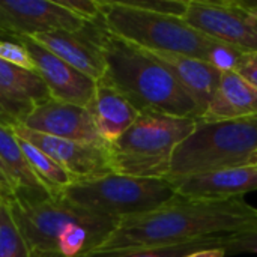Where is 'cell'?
I'll use <instances>...</instances> for the list:
<instances>
[{"instance_id": "obj_13", "label": "cell", "mask_w": 257, "mask_h": 257, "mask_svg": "<svg viewBox=\"0 0 257 257\" xmlns=\"http://www.w3.org/2000/svg\"><path fill=\"white\" fill-rule=\"evenodd\" d=\"M101 23H89L83 30H51L30 36L36 44L93 78L101 80L105 74V60L99 45Z\"/></svg>"}, {"instance_id": "obj_4", "label": "cell", "mask_w": 257, "mask_h": 257, "mask_svg": "<svg viewBox=\"0 0 257 257\" xmlns=\"http://www.w3.org/2000/svg\"><path fill=\"white\" fill-rule=\"evenodd\" d=\"M196 119L163 113H140L137 120L110 146L117 175L167 179L176 148L194 131Z\"/></svg>"}, {"instance_id": "obj_23", "label": "cell", "mask_w": 257, "mask_h": 257, "mask_svg": "<svg viewBox=\"0 0 257 257\" xmlns=\"http://www.w3.org/2000/svg\"><path fill=\"white\" fill-rule=\"evenodd\" d=\"M32 108H33L32 104L17 101L0 89V123L2 125L11 126L12 123H21Z\"/></svg>"}, {"instance_id": "obj_9", "label": "cell", "mask_w": 257, "mask_h": 257, "mask_svg": "<svg viewBox=\"0 0 257 257\" xmlns=\"http://www.w3.org/2000/svg\"><path fill=\"white\" fill-rule=\"evenodd\" d=\"M18 139L41 149L60 167H63L75 182L99 179L114 173L111 167V152L107 143H78L45 136L27 130L21 123L8 126Z\"/></svg>"}, {"instance_id": "obj_26", "label": "cell", "mask_w": 257, "mask_h": 257, "mask_svg": "<svg viewBox=\"0 0 257 257\" xmlns=\"http://www.w3.org/2000/svg\"><path fill=\"white\" fill-rule=\"evenodd\" d=\"M130 2L146 11L176 15V17H182L187 8V0H130Z\"/></svg>"}, {"instance_id": "obj_27", "label": "cell", "mask_w": 257, "mask_h": 257, "mask_svg": "<svg viewBox=\"0 0 257 257\" xmlns=\"http://www.w3.org/2000/svg\"><path fill=\"white\" fill-rule=\"evenodd\" d=\"M227 254L254 253L257 254V229L233 235L224 247Z\"/></svg>"}, {"instance_id": "obj_11", "label": "cell", "mask_w": 257, "mask_h": 257, "mask_svg": "<svg viewBox=\"0 0 257 257\" xmlns=\"http://www.w3.org/2000/svg\"><path fill=\"white\" fill-rule=\"evenodd\" d=\"M20 42L32 56L36 72L47 84L53 99L86 108L90 105L96 90L93 78L72 68L27 36H21Z\"/></svg>"}, {"instance_id": "obj_25", "label": "cell", "mask_w": 257, "mask_h": 257, "mask_svg": "<svg viewBox=\"0 0 257 257\" xmlns=\"http://www.w3.org/2000/svg\"><path fill=\"white\" fill-rule=\"evenodd\" d=\"M54 2L86 23H98L101 20L99 0H54Z\"/></svg>"}, {"instance_id": "obj_19", "label": "cell", "mask_w": 257, "mask_h": 257, "mask_svg": "<svg viewBox=\"0 0 257 257\" xmlns=\"http://www.w3.org/2000/svg\"><path fill=\"white\" fill-rule=\"evenodd\" d=\"M0 89L11 98L32 105L53 99L38 72H32L0 60Z\"/></svg>"}, {"instance_id": "obj_31", "label": "cell", "mask_w": 257, "mask_h": 257, "mask_svg": "<svg viewBox=\"0 0 257 257\" xmlns=\"http://www.w3.org/2000/svg\"><path fill=\"white\" fill-rule=\"evenodd\" d=\"M0 41H17V42H20V39H17L15 36H12L11 33H8L5 30H0Z\"/></svg>"}, {"instance_id": "obj_32", "label": "cell", "mask_w": 257, "mask_h": 257, "mask_svg": "<svg viewBox=\"0 0 257 257\" xmlns=\"http://www.w3.org/2000/svg\"><path fill=\"white\" fill-rule=\"evenodd\" d=\"M245 166H247V167H256L257 169V149L251 154V157L248 158V161H247Z\"/></svg>"}, {"instance_id": "obj_1", "label": "cell", "mask_w": 257, "mask_h": 257, "mask_svg": "<svg viewBox=\"0 0 257 257\" xmlns=\"http://www.w3.org/2000/svg\"><path fill=\"white\" fill-rule=\"evenodd\" d=\"M257 229V208L235 197L193 200L179 197L148 214L128 217L93 253L178 245L227 238Z\"/></svg>"}, {"instance_id": "obj_22", "label": "cell", "mask_w": 257, "mask_h": 257, "mask_svg": "<svg viewBox=\"0 0 257 257\" xmlns=\"http://www.w3.org/2000/svg\"><path fill=\"white\" fill-rule=\"evenodd\" d=\"M0 257H30L24 236L5 202H0Z\"/></svg>"}, {"instance_id": "obj_10", "label": "cell", "mask_w": 257, "mask_h": 257, "mask_svg": "<svg viewBox=\"0 0 257 257\" xmlns=\"http://www.w3.org/2000/svg\"><path fill=\"white\" fill-rule=\"evenodd\" d=\"M89 23L54 0H0V30L20 39L51 30H83Z\"/></svg>"}, {"instance_id": "obj_21", "label": "cell", "mask_w": 257, "mask_h": 257, "mask_svg": "<svg viewBox=\"0 0 257 257\" xmlns=\"http://www.w3.org/2000/svg\"><path fill=\"white\" fill-rule=\"evenodd\" d=\"M232 236L227 238H214L205 241H194L178 245H164V247H145V248H128V250H114V251H99L90 253L84 257H185L196 251L206 248L226 247Z\"/></svg>"}, {"instance_id": "obj_12", "label": "cell", "mask_w": 257, "mask_h": 257, "mask_svg": "<svg viewBox=\"0 0 257 257\" xmlns=\"http://www.w3.org/2000/svg\"><path fill=\"white\" fill-rule=\"evenodd\" d=\"M27 130L78 143H105L86 107L50 99L33 105L21 122Z\"/></svg>"}, {"instance_id": "obj_7", "label": "cell", "mask_w": 257, "mask_h": 257, "mask_svg": "<svg viewBox=\"0 0 257 257\" xmlns=\"http://www.w3.org/2000/svg\"><path fill=\"white\" fill-rule=\"evenodd\" d=\"M20 227L30 257H62L57 251L60 233L72 224L113 232L119 220L78 208L59 196L41 197L18 191L11 202H5Z\"/></svg>"}, {"instance_id": "obj_6", "label": "cell", "mask_w": 257, "mask_h": 257, "mask_svg": "<svg viewBox=\"0 0 257 257\" xmlns=\"http://www.w3.org/2000/svg\"><path fill=\"white\" fill-rule=\"evenodd\" d=\"M57 196L78 208L119 221L152 212L178 199V193L169 179H146L117 173L74 182Z\"/></svg>"}, {"instance_id": "obj_28", "label": "cell", "mask_w": 257, "mask_h": 257, "mask_svg": "<svg viewBox=\"0 0 257 257\" xmlns=\"http://www.w3.org/2000/svg\"><path fill=\"white\" fill-rule=\"evenodd\" d=\"M236 72L257 87V53H244L236 66Z\"/></svg>"}, {"instance_id": "obj_15", "label": "cell", "mask_w": 257, "mask_h": 257, "mask_svg": "<svg viewBox=\"0 0 257 257\" xmlns=\"http://www.w3.org/2000/svg\"><path fill=\"white\" fill-rule=\"evenodd\" d=\"M253 117H257V87L236 71L223 72L199 120L229 122Z\"/></svg>"}, {"instance_id": "obj_14", "label": "cell", "mask_w": 257, "mask_h": 257, "mask_svg": "<svg viewBox=\"0 0 257 257\" xmlns=\"http://www.w3.org/2000/svg\"><path fill=\"white\" fill-rule=\"evenodd\" d=\"M178 196L193 200H227L257 190L256 167H233L212 173L169 179Z\"/></svg>"}, {"instance_id": "obj_5", "label": "cell", "mask_w": 257, "mask_h": 257, "mask_svg": "<svg viewBox=\"0 0 257 257\" xmlns=\"http://www.w3.org/2000/svg\"><path fill=\"white\" fill-rule=\"evenodd\" d=\"M257 149V117L205 122L176 148L167 179L242 167Z\"/></svg>"}, {"instance_id": "obj_30", "label": "cell", "mask_w": 257, "mask_h": 257, "mask_svg": "<svg viewBox=\"0 0 257 257\" xmlns=\"http://www.w3.org/2000/svg\"><path fill=\"white\" fill-rule=\"evenodd\" d=\"M227 253L224 250V247H215V248H206V250H202V251H196V253H191L185 257H226Z\"/></svg>"}, {"instance_id": "obj_8", "label": "cell", "mask_w": 257, "mask_h": 257, "mask_svg": "<svg viewBox=\"0 0 257 257\" xmlns=\"http://www.w3.org/2000/svg\"><path fill=\"white\" fill-rule=\"evenodd\" d=\"M182 18L211 39L257 53V2L187 0Z\"/></svg>"}, {"instance_id": "obj_29", "label": "cell", "mask_w": 257, "mask_h": 257, "mask_svg": "<svg viewBox=\"0 0 257 257\" xmlns=\"http://www.w3.org/2000/svg\"><path fill=\"white\" fill-rule=\"evenodd\" d=\"M17 185L5 166V163L0 158V202H11L15 197L17 193Z\"/></svg>"}, {"instance_id": "obj_18", "label": "cell", "mask_w": 257, "mask_h": 257, "mask_svg": "<svg viewBox=\"0 0 257 257\" xmlns=\"http://www.w3.org/2000/svg\"><path fill=\"white\" fill-rule=\"evenodd\" d=\"M0 158L8 167L18 188L17 191H36V193L51 194V191L42 184V181L36 176L29 161L26 160L17 136L2 123H0Z\"/></svg>"}, {"instance_id": "obj_2", "label": "cell", "mask_w": 257, "mask_h": 257, "mask_svg": "<svg viewBox=\"0 0 257 257\" xmlns=\"http://www.w3.org/2000/svg\"><path fill=\"white\" fill-rule=\"evenodd\" d=\"M99 45L105 60L102 78L139 113L154 111L196 120L202 117L199 104L149 51L111 35L102 24Z\"/></svg>"}, {"instance_id": "obj_24", "label": "cell", "mask_w": 257, "mask_h": 257, "mask_svg": "<svg viewBox=\"0 0 257 257\" xmlns=\"http://www.w3.org/2000/svg\"><path fill=\"white\" fill-rule=\"evenodd\" d=\"M0 60L11 63L14 66L36 72L35 63L32 56L29 54L27 48L17 41H0Z\"/></svg>"}, {"instance_id": "obj_20", "label": "cell", "mask_w": 257, "mask_h": 257, "mask_svg": "<svg viewBox=\"0 0 257 257\" xmlns=\"http://www.w3.org/2000/svg\"><path fill=\"white\" fill-rule=\"evenodd\" d=\"M18 142L30 167L36 173V176L42 181V184L51 191V194L57 196V193H60L62 190H65L66 187L75 182L74 178L63 167H60L54 160H51L41 149H38L36 146L30 145L23 139H18Z\"/></svg>"}, {"instance_id": "obj_3", "label": "cell", "mask_w": 257, "mask_h": 257, "mask_svg": "<svg viewBox=\"0 0 257 257\" xmlns=\"http://www.w3.org/2000/svg\"><path fill=\"white\" fill-rule=\"evenodd\" d=\"M101 24L111 35L148 51L178 53L209 63L217 44L182 17L142 9L130 0H99Z\"/></svg>"}, {"instance_id": "obj_17", "label": "cell", "mask_w": 257, "mask_h": 257, "mask_svg": "<svg viewBox=\"0 0 257 257\" xmlns=\"http://www.w3.org/2000/svg\"><path fill=\"white\" fill-rule=\"evenodd\" d=\"M149 53L176 77L181 86L199 104L203 114L208 102L211 101L218 86L223 72L214 68L212 65L196 57H190L178 53H166V51H149Z\"/></svg>"}, {"instance_id": "obj_16", "label": "cell", "mask_w": 257, "mask_h": 257, "mask_svg": "<svg viewBox=\"0 0 257 257\" xmlns=\"http://www.w3.org/2000/svg\"><path fill=\"white\" fill-rule=\"evenodd\" d=\"M99 137L107 143H114L140 116V113L104 78L96 81V90L87 107Z\"/></svg>"}]
</instances>
